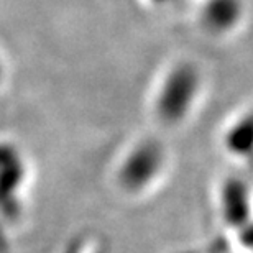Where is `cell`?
Segmentation results:
<instances>
[{"mask_svg":"<svg viewBox=\"0 0 253 253\" xmlns=\"http://www.w3.org/2000/svg\"><path fill=\"white\" fill-rule=\"evenodd\" d=\"M197 90V76L191 68H178L166 78L158 97V109L165 119L176 120L186 114Z\"/></svg>","mask_w":253,"mask_h":253,"instance_id":"obj_1","label":"cell"},{"mask_svg":"<svg viewBox=\"0 0 253 253\" xmlns=\"http://www.w3.org/2000/svg\"><path fill=\"white\" fill-rule=\"evenodd\" d=\"M204 17L212 28H229L239 18V2L237 0H211L206 7Z\"/></svg>","mask_w":253,"mask_h":253,"instance_id":"obj_2","label":"cell"},{"mask_svg":"<svg viewBox=\"0 0 253 253\" xmlns=\"http://www.w3.org/2000/svg\"><path fill=\"white\" fill-rule=\"evenodd\" d=\"M161 2H168V0H161Z\"/></svg>","mask_w":253,"mask_h":253,"instance_id":"obj_3","label":"cell"}]
</instances>
